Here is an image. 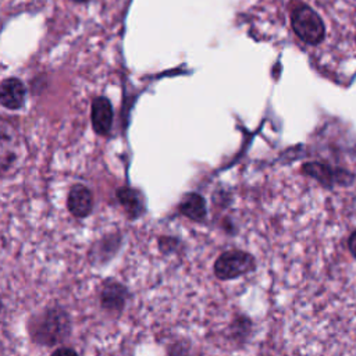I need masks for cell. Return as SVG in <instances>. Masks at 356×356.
<instances>
[{"instance_id":"obj_12","label":"cell","mask_w":356,"mask_h":356,"mask_svg":"<svg viewBox=\"0 0 356 356\" xmlns=\"http://www.w3.org/2000/svg\"><path fill=\"white\" fill-rule=\"evenodd\" d=\"M51 356H78L76 352L71 348H58L57 350L53 352Z\"/></svg>"},{"instance_id":"obj_15","label":"cell","mask_w":356,"mask_h":356,"mask_svg":"<svg viewBox=\"0 0 356 356\" xmlns=\"http://www.w3.org/2000/svg\"><path fill=\"white\" fill-rule=\"evenodd\" d=\"M1 307H3V303H1V299H0V310H1Z\"/></svg>"},{"instance_id":"obj_9","label":"cell","mask_w":356,"mask_h":356,"mask_svg":"<svg viewBox=\"0 0 356 356\" xmlns=\"http://www.w3.org/2000/svg\"><path fill=\"white\" fill-rule=\"evenodd\" d=\"M178 210L191 220L203 221L206 217V202L199 193H186L179 202Z\"/></svg>"},{"instance_id":"obj_11","label":"cell","mask_w":356,"mask_h":356,"mask_svg":"<svg viewBox=\"0 0 356 356\" xmlns=\"http://www.w3.org/2000/svg\"><path fill=\"white\" fill-rule=\"evenodd\" d=\"M303 171L307 175H312L313 178L328 184L332 181V170L324 164H318V163H309L303 165Z\"/></svg>"},{"instance_id":"obj_6","label":"cell","mask_w":356,"mask_h":356,"mask_svg":"<svg viewBox=\"0 0 356 356\" xmlns=\"http://www.w3.org/2000/svg\"><path fill=\"white\" fill-rule=\"evenodd\" d=\"M67 206L75 217H86L93 209L92 192L83 185H74L68 193Z\"/></svg>"},{"instance_id":"obj_10","label":"cell","mask_w":356,"mask_h":356,"mask_svg":"<svg viewBox=\"0 0 356 356\" xmlns=\"http://www.w3.org/2000/svg\"><path fill=\"white\" fill-rule=\"evenodd\" d=\"M117 197L131 218H136L145 211V204L138 191L132 188H120L117 191Z\"/></svg>"},{"instance_id":"obj_8","label":"cell","mask_w":356,"mask_h":356,"mask_svg":"<svg viewBox=\"0 0 356 356\" xmlns=\"http://www.w3.org/2000/svg\"><path fill=\"white\" fill-rule=\"evenodd\" d=\"M127 296H128V289L120 284L118 281H113L108 280L107 282H104L102 292H100V302L102 306L107 310H121L127 302Z\"/></svg>"},{"instance_id":"obj_7","label":"cell","mask_w":356,"mask_h":356,"mask_svg":"<svg viewBox=\"0 0 356 356\" xmlns=\"http://www.w3.org/2000/svg\"><path fill=\"white\" fill-rule=\"evenodd\" d=\"M25 102V86L18 78H7L0 83V103L10 108L17 110Z\"/></svg>"},{"instance_id":"obj_13","label":"cell","mask_w":356,"mask_h":356,"mask_svg":"<svg viewBox=\"0 0 356 356\" xmlns=\"http://www.w3.org/2000/svg\"><path fill=\"white\" fill-rule=\"evenodd\" d=\"M348 246H349V250L352 252V254L356 257V231H353L352 235L349 236Z\"/></svg>"},{"instance_id":"obj_1","label":"cell","mask_w":356,"mask_h":356,"mask_svg":"<svg viewBox=\"0 0 356 356\" xmlns=\"http://www.w3.org/2000/svg\"><path fill=\"white\" fill-rule=\"evenodd\" d=\"M71 334V320L61 307H51L42 313L31 325L33 341L40 345H56L63 342Z\"/></svg>"},{"instance_id":"obj_3","label":"cell","mask_w":356,"mask_h":356,"mask_svg":"<svg viewBox=\"0 0 356 356\" xmlns=\"http://www.w3.org/2000/svg\"><path fill=\"white\" fill-rule=\"evenodd\" d=\"M254 268L253 257L242 250L224 252L214 263V273L220 280H232Z\"/></svg>"},{"instance_id":"obj_2","label":"cell","mask_w":356,"mask_h":356,"mask_svg":"<svg viewBox=\"0 0 356 356\" xmlns=\"http://www.w3.org/2000/svg\"><path fill=\"white\" fill-rule=\"evenodd\" d=\"M291 25L298 38L307 44H317L324 38L323 19L306 4H300L292 10Z\"/></svg>"},{"instance_id":"obj_5","label":"cell","mask_w":356,"mask_h":356,"mask_svg":"<svg viewBox=\"0 0 356 356\" xmlns=\"http://www.w3.org/2000/svg\"><path fill=\"white\" fill-rule=\"evenodd\" d=\"M92 125L96 134L106 135L113 125V107L107 97L99 96L92 103Z\"/></svg>"},{"instance_id":"obj_14","label":"cell","mask_w":356,"mask_h":356,"mask_svg":"<svg viewBox=\"0 0 356 356\" xmlns=\"http://www.w3.org/2000/svg\"><path fill=\"white\" fill-rule=\"evenodd\" d=\"M74 1H78V3H83V1H89V0H74Z\"/></svg>"},{"instance_id":"obj_4","label":"cell","mask_w":356,"mask_h":356,"mask_svg":"<svg viewBox=\"0 0 356 356\" xmlns=\"http://www.w3.org/2000/svg\"><path fill=\"white\" fill-rule=\"evenodd\" d=\"M21 142L14 125L0 118V177L8 172L17 163Z\"/></svg>"}]
</instances>
